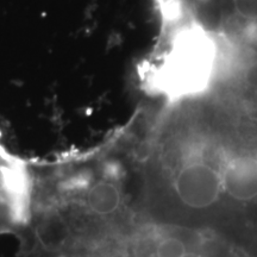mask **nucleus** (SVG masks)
Here are the masks:
<instances>
[{"instance_id":"1","label":"nucleus","mask_w":257,"mask_h":257,"mask_svg":"<svg viewBox=\"0 0 257 257\" xmlns=\"http://www.w3.org/2000/svg\"><path fill=\"white\" fill-rule=\"evenodd\" d=\"M30 195L10 257H123L124 174L95 148L29 159Z\"/></svg>"},{"instance_id":"2","label":"nucleus","mask_w":257,"mask_h":257,"mask_svg":"<svg viewBox=\"0 0 257 257\" xmlns=\"http://www.w3.org/2000/svg\"><path fill=\"white\" fill-rule=\"evenodd\" d=\"M216 59V46L207 34L195 28L182 31L173 42L165 68L167 95L181 99L204 92L211 82Z\"/></svg>"},{"instance_id":"3","label":"nucleus","mask_w":257,"mask_h":257,"mask_svg":"<svg viewBox=\"0 0 257 257\" xmlns=\"http://www.w3.org/2000/svg\"><path fill=\"white\" fill-rule=\"evenodd\" d=\"M30 185L29 159L6 144L0 128V237H15L24 224Z\"/></svg>"},{"instance_id":"4","label":"nucleus","mask_w":257,"mask_h":257,"mask_svg":"<svg viewBox=\"0 0 257 257\" xmlns=\"http://www.w3.org/2000/svg\"><path fill=\"white\" fill-rule=\"evenodd\" d=\"M236 14L248 22L257 21V0H232Z\"/></svg>"},{"instance_id":"5","label":"nucleus","mask_w":257,"mask_h":257,"mask_svg":"<svg viewBox=\"0 0 257 257\" xmlns=\"http://www.w3.org/2000/svg\"><path fill=\"white\" fill-rule=\"evenodd\" d=\"M243 81L252 91L257 92V59L249 61L242 73Z\"/></svg>"}]
</instances>
